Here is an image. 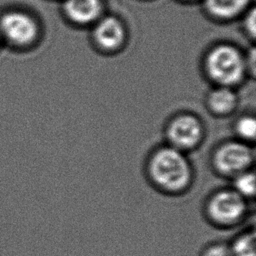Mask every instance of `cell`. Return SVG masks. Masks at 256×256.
<instances>
[{"label": "cell", "mask_w": 256, "mask_h": 256, "mask_svg": "<svg viewBox=\"0 0 256 256\" xmlns=\"http://www.w3.org/2000/svg\"><path fill=\"white\" fill-rule=\"evenodd\" d=\"M247 200L235 190L223 189L212 194L206 204L208 218L220 226H231L247 213Z\"/></svg>", "instance_id": "obj_5"}, {"label": "cell", "mask_w": 256, "mask_h": 256, "mask_svg": "<svg viewBox=\"0 0 256 256\" xmlns=\"http://www.w3.org/2000/svg\"><path fill=\"white\" fill-rule=\"evenodd\" d=\"M147 172L156 187L170 193L184 191L193 177L186 154L169 145L153 151L147 163Z\"/></svg>", "instance_id": "obj_1"}, {"label": "cell", "mask_w": 256, "mask_h": 256, "mask_svg": "<svg viewBox=\"0 0 256 256\" xmlns=\"http://www.w3.org/2000/svg\"><path fill=\"white\" fill-rule=\"evenodd\" d=\"M229 246L232 256H256V235L254 230L239 234Z\"/></svg>", "instance_id": "obj_11"}, {"label": "cell", "mask_w": 256, "mask_h": 256, "mask_svg": "<svg viewBox=\"0 0 256 256\" xmlns=\"http://www.w3.org/2000/svg\"><path fill=\"white\" fill-rule=\"evenodd\" d=\"M234 129L239 140L246 143L254 141L256 137L255 117L251 114H244L240 116L235 122Z\"/></svg>", "instance_id": "obj_13"}, {"label": "cell", "mask_w": 256, "mask_h": 256, "mask_svg": "<svg viewBox=\"0 0 256 256\" xmlns=\"http://www.w3.org/2000/svg\"><path fill=\"white\" fill-rule=\"evenodd\" d=\"M0 34L7 45L26 48L37 41L40 28L31 13L21 8L11 7L0 11Z\"/></svg>", "instance_id": "obj_3"}, {"label": "cell", "mask_w": 256, "mask_h": 256, "mask_svg": "<svg viewBox=\"0 0 256 256\" xmlns=\"http://www.w3.org/2000/svg\"><path fill=\"white\" fill-rule=\"evenodd\" d=\"M94 40L104 51L118 50L125 41L126 32L122 22L114 17L107 16L100 19L93 31Z\"/></svg>", "instance_id": "obj_7"}, {"label": "cell", "mask_w": 256, "mask_h": 256, "mask_svg": "<svg viewBox=\"0 0 256 256\" xmlns=\"http://www.w3.org/2000/svg\"><path fill=\"white\" fill-rule=\"evenodd\" d=\"M101 0H65L64 12L76 24L86 25L95 22L102 12Z\"/></svg>", "instance_id": "obj_8"}, {"label": "cell", "mask_w": 256, "mask_h": 256, "mask_svg": "<svg viewBox=\"0 0 256 256\" xmlns=\"http://www.w3.org/2000/svg\"><path fill=\"white\" fill-rule=\"evenodd\" d=\"M255 10L254 9H251L250 13L248 14L246 20H245V28L248 32V34L251 36V37H254L255 36V26H256V23H255Z\"/></svg>", "instance_id": "obj_15"}, {"label": "cell", "mask_w": 256, "mask_h": 256, "mask_svg": "<svg viewBox=\"0 0 256 256\" xmlns=\"http://www.w3.org/2000/svg\"><path fill=\"white\" fill-rule=\"evenodd\" d=\"M233 179V186L232 189L235 190L239 195H241L243 198L250 199L253 198L255 195V174L253 170H247L244 171L235 177Z\"/></svg>", "instance_id": "obj_12"}, {"label": "cell", "mask_w": 256, "mask_h": 256, "mask_svg": "<svg viewBox=\"0 0 256 256\" xmlns=\"http://www.w3.org/2000/svg\"><path fill=\"white\" fill-rule=\"evenodd\" d=\"M254 158L252 147L238 139L226 141L217 146L212 155V164L219 174L233 178L250 170Z\"/></svg>", "instance_id": "obj_4"}, {"label": "cell", "mask_w": 256, "mask_h": 256, "mask_svg": "<svg viewBox=\"0 0 256 256\" xmlns=\"http://www.w3.org/2000/svg\"><path fill=\"white\" fill-rule=\"evenodd\" d=\"M206 102L208 109L214 115L226 116L236 108L238 98L233 88L216 86L208 93Z\"/></svg>", "instance_id": "obj_9"}, {"label": "cell", "mask_w": 256, "mask_h": 256, "mask_svg": "<svg viewBox=\"0 0 256 256\" xmlns=\"http://www.w3.org/2000/svg\"><path fill=\"white\" fill-rule=\"evenodd\" d=\"M165 134L167 145L185 153L200 144L204 136V126L195 114L180 113L168 122Z\"/></svg>", "instance_id": "obj_6"}, {"label": "cell", "mask_w": 256, "mask_h": 256, "mask_svg": "<svg viewBox=\"0 0 256 256\" xmlns=\"http://www.w3.org/2000/svg\"><path fill=\"white\" fill-rule=\"evenodd\" d=\"M204 69L207 77L216 86L235 87L240 84L247 72V60L236 47L219 44L206 55Z\"/></svg>", "instance_id": "obj_2"}, {"label": "cell", "mask_w": 256, "mask_h": 256, "mask_svg": "<svg viewBox=\"0 0 256 256\" xmlns=\"http://www.w3.org/2000/svg\"><path fill=\"white\" fill-rule=\"evenodd\" d=\"M250 0H205L207 11L216 18L230 19L240 14Z\"/></svg>", "instance_id": "obj_10"}, {"label": "cell", "mask_w": 256, "mask_h": 256, "mask_svg": "<svg viewBox=\"0 0 256 256\" xmlns=\"http://www.w3.org/2000/svg\"><path fill=\"white\" fill-rule=\"evenodd\" d=\"M2 43H3V40H2V37H1V34H0V46H1Z\"/></svg>", "instance_id": "obj_16"}, {"label": "cell", "mask_w": 256, "mask_h": 256, "mask_svg": "<svg viewBox=\"0 0 256 256\" xmlns=\"http://www.w3.org/2000/svg\"><path fill=\"white\" fill-rule=\"evenodd\" d=\"M200 256H232L229 244L216 242L207 245L200 253Z\"/></svg>", "instance_id": "obj_14"}]
</instances>
